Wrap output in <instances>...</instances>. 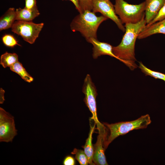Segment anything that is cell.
<instances>
[{
	"mask_svg": "<svg viewBox=\"0 0 165 165\" xmlns=\"http://www.w3.org/2000/svg\"><path fill=\"white\" fill-rule=\"evenodd\" d=\"M79 6V13L85 10H92V0H78Z\"/></svg>",
	"mask_w": 165,
	"mask_h": 165,
	"instance_id": "7402d4cb",
	"label": "cell"
},
{
	"mask_svg": "<svg viewBox=\"0 0 165 165\" xmlns=\"http://www.w3.org/2000/svg\"><path fill=\"white\" fill-rule=\"evenodd\" d=\"M71 154L75 155V159L81 165H87L89 163L87 156L83 150L75 148Z\"/></svg>",
	"mask_w": 165,
	"mask_h": 165,
	"instance_id": "d6986e66",
	"label": "cell"
},
{
	"mask_svg": "<svg viewBox=\"0 0 165 165\" xmlns=\"http://www.w3.org/2000/svg\"><path fill=\"white\" fill-rule=\"evenodd\" d=\"M25 8L30 10L38 9L36 0H25Z\"/></svg>",
	"mask_w": 165,
	"mask_h": 165,
	"instance_id": "603a6c76",
	"label": "cell"
},
{
	"mask_svg": "<svg viewBox=\"0 0 165 165\" xmlns=\"http://www.w3.org/2000/svg\"><path fill=\"white\" fill-rule=\"evenodd\" d=\"M108 19L101 16H97L92 11L86 10L76 16L70 26L72 30L79 31L87 40L90 38H97V31L100 25Z\"/></svg>",
	"mask_w": 165,
	"mask_h": 165,
	"instance_id": "7a4b0ae2",
	"label": "cell"
},
{
	"mask_svg": "<svg viewBox=\"0 0 165 165\" xmlns=\"http://www.w3.org/2000/svg\"><path fill=\"white\" fill-rule=\"evenodd\" d=\"M95 13L99 12L103 16L114 22L121 30L125 31V28L117 16L114 5L110 0H92V10Z\"/></svg>",
	"mask_w": 165,
	"mask_h": 165,
	"instance_id": "ba28073f",
	"label": "cell"
},
{
	"mask_svg": "<svg viewBox=\"0 0 165 165\" xmlns=\"http://www.w3.org/2000/svg\"><path fill=\"white\" fill-rule=\"evenodd\" d=\"M158 33L165 34V19L149 26H145L139 34L138 38L142 39Z\"/></svg>",
	"mask_w": 165,
	"mask_h": 165,
	"instance_id": "7c38bea8",
	"label": "cell"
},
{
	"mask_svg": "<svg viewBox=\"0 0 165 165\" xmlns=\"http://www.w3.org/2000/svg\"><path fill=\"white\" fill-rule=\"evenodd\" d=\"M18 61L17 55L15 53H11L6 52L1 56L0 64L4 68L10 67Z\"/></svg>",
	"mask_w": 165,
	"mask_h": 165,
	"instance_id": "e0dca14e",
	"label": "cell"
},
{
	"mask_svg": "<svg viewBox=\"0 0 165 165\" xmlns=\"http://www.w3.org/2000/svg\"><path fill=\"white\" fill-rule=\"evenodd\" d=\"M2 41L3 44L6 46L13 47L18 45L20 46L18 43V41L12 35L6 34L4 35L2 38Z\"/></svg>",
	"mask_w": 165,
	"mask_h": 165,
	"instance_id": "ffe728a7",
	"label": "cell"
},
{
	"mask_svg": "<svg viewBox=\"0 0 165 165\" xmlns=\"http://www.w3.org/2000/svg\"><path fill=\"white\" fill-rule=\"evenodd\" d=\"M147 24L145 17L136 24H125V33L120 43L117 46H113L114 54L131 70L137 68L135 63V46L139 34Z\"/></svg>",
	"mask_w": 165,
	"mask_h": 165,
	"instance_id": "6da1fadb",
	"label": "cell"
},
{
	"mask_svg": "<svg viewBox=\"0 0 165 165\" xmlns=\"http://www.w3.org/2000/svg\"><path fill=\"white\" fill-rule=\"evenodd\" d=\"M15 20V9L9 8L0 18V31L11 28Z\"/></svg>",
	"mask_w": 165,
	"mask_h": 165,
	"instance_id": "4fadbf2b",
	"label": "cell"
},
{
	"mask_svg": "<svg viewBox=\"0 0 165 165\" xmlns=\"http://www.w3.org/2000/svg\"><path fill=\"white\" fill-rule=\"evenodd\" d=\"M115 13L122 23L136 24L140 21L145 16V3L137 5L130 4L124 0H115Z\"/></svg>",
	"mask_w": 165,
	"mask_h": 165,
	"instance_id": "277c9868",
	"label": "cell"
},
{
	"mask_svg": "<svg viewBox=\"0 0 165 165\" xmlns=\"http://www.w3.org/2000/svg\"><path fill=\"white\" fill-rule=\"evenodd\" d=\"M63 164L64 165H74L75 164V161L73 157L68 156L64 159Z\"/></svg>",
	"mask_w": 165,
	"mask_h": 165,
	"instance_id": "cb8c5ba5",
	"label": "cell"
},
{
	"mask_svg": "<svg viewBox=\"0 0 165 165\" xmlns=\"http://www.w3.org/2000/svg\"><path fill=\"white\" fill-rule=\"evenodd\" d=\"M145 3V19L147 24L155 17L165 0H144Z\"/></svg>",
	"mask_w": 165,
	"mask_h": 165,
	"instance_id": "8fae6325",
	"label": "cell"
},
{
	"mask_svg": "<svg viewBox=\"0 0 165 165\" xmlns=\"http://www.w3.org/2000/svg\"><path fill=\"white\" fill-rule=\"evenodd\" d=\"M96 123L92 126H90V129L89 134L88 137L86 139L85 145L82 146L84 149V151L86 154L88 159L89 163L90 165H95L93 163V157L94 153V146L92 143V135L95 130Z\"/></svg>",
	"mask_w": 165,
	"mask_h": 165,
	"instance_id": "9a60e30c",
	"label": "cell"
},
{
	"mask_svg": "<svg viewBox=\"0 0 165 165\" xmlns=\"http://www.w3.org/2000/svg\"><path fill=\"white\" fill-rule=\"evenodd\" d=\"M71 1L74 5L76 9L79 12V6L78 0H69Z\"/></svg>",
	"mask_w": 165,
	"mask_h": 165,
	"instance_id": "484cf974",
	"label": "cell"
},
{
	"mask_svg": "<svg viewBox=\"0 0 165 165\" xmlns=\"http://www.w3.org/2000/svg\"><path fill=\"white\" fill-rule=\"evenodd\" d=\"M0 104H2L5 100L4 98V93L5 91L2 88H0Z\"/></svg>",
	"mask_w": 165,
	"mask_h": 165,
	"instance_id": "d4e9b609",
	"label": "cell"
},
{
	"mask_svg": "<svg viewBox=\"0 0 165 165\" xmlns=\"http://www.w3.org/2000/svg\"><path fill=\"white\" fill-rule=\"evenodd\" d=\"M97 141L94 145V153L93 157V163L95 165H108L106 160L105 153V150L104 146V142L107 136L101 133H98Z\"/></svg>",
	"mask_w": 165,
	"mask_h": 165,
	"instance_id": "9c48e42d",
	"label": "cell"
},
{
	"mask_svg": "<svg viewBox=\"0 0 165 165\" xmlns=\"http://www.w3.org/2000/svg\"><path fill=\"white\" fill-rule=\"evenodd\" d=\"M14 117L0 108V141L12 142L17 134Z\"/></svg>",
	"mask_w": 165,
	"mask_h": 165,
	"instance_id": "52a82bcc",
	"label": "cell"
},
{
	"mask_svg": "<svg viewBox=\"0 0 165 165\" xmlns=\"http://www.w3.org/2000/svg\"><path fill=\"white\" fill-rule=\"evenodd\" d=\"M82 91L85 95L84 101L92 114V119L96 124L98 132L106 133V127L98 119L96 100L97 90L89 74L87 75L84 79Z\"/></svg>",
	"mask_w": 165,
	"mask_h": 165,
	"instance_id": "5b68a950",
	"label": "cell"
},
{
	"mask_svg": "<svg viewBox=\"0 0 165 165\" xmlns=\"http://www.w3.org/2000/svg\"><path fill=\"white\" fill-rule=\"evenodd\" d=\"M86 40L93 45L92 55L94 59H97L101 55H107L119 60V58L114 54L112 50L113 46L110 44L101 42L97 38H90Z\"/></svg>",
	"mask_w": 165,
	"mask_h": 165,
	"instance_id": "30bf717a",
	"label": "cell"
},
{
	"mask_svg": "<svg viewBox=\"0 0 165 165\" xmlns=\"http://www.w3.org/2000/svg\"><path fill=\"white\" fill-rule=\"evenodd\" d=\"M16 20L26 21H32L34 19L40 14L38 9L30 10L25 8L23 9H16Z\"/></svg>",
	"mask_w": 165,
	"mask_h": 165,
	"instance_id": "5bb4252c",
	"label": "cell"
},
{
	"mask_svg": "<svg viewBox=\"0 0 165 165\" xmlns=\"http://www.w3.org/2000/svg\"><path fill=\"white\" fill-rule=\"evenodd\" d=\"M44 24L43 23L35 24L32 21L16 20L11 28V30L21 36L25 41L32 44L38 37Z\"/></svg>",
	"mask_w": 165,
	"mask_h": 165,
	"instance_id": "8992f818",
	"label": "cell"
},
{
	"mask_svg": "<svg viewBox=\"0 0 165 165\" xmlns=\"http://www.w3.org/2000/svg\"><path fill=\"white\" fill-rule=\"evenodd\" d=\"M151 122L149 115L147 114L131 121L112 124L103 123L109 131V134L107 135L104 142V148L106 149L108 145L119 136L125 135L133 130L146 128Z\"/></svg>",
	"mask_w": 165,
	"mask_h": 165,
	"instance_id": "3957f363",
	"label": "cell"
},
{
	"mask_svg": "<svg viewBox=\"0 0 165 165\" xmlns=\"http://www.w3.org/2000/svg\"><path fill=\"white\" fill-rule=\"evenodd\" d=\"M165 19V2L160 8L155 17L146 27L149 26L156 22L161 21Z\"/></svg>",
	"mask_w": 165,
	"mask_h": 165,
	"instance_id": "44dd1931",
	"label": "cell"
},
{
	"mask_svg": "<svg viewBox=\"0 0 165 165\" xmlns=\"http://www.w3.org/2000/svg\"><path fill=\"white\" fill-rule=\"evenodd\" d=\"M139 68L146 76L149 75L155 79H159L165 82V74L158 72L153 71L144 65L141 62H139Z\"/></svg>",
	"mask_w": 165,
	"mask_h": 165,
	"instance_id": "ac0fdd59",
	"label": "cell"
},
{
	"mask_svg": "<svg viewBox=\"0 0 165 165\" xmlns=\"http://www.w3.org/2000/svg\"><path fill=\"white\" fill-rule=\"evenodd\" d=\"M10 70L18 74L25 81L31 82L33 78L27 72L22 64L19 61L15 63L10 67Z\"/></svg>",
	"mask_w": 165,
	"mask_h": 165,
	"instance_id": "2e32d148",
	"label": "cell"
}]
</instances>
